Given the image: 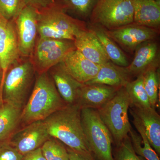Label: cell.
I'll return each instance as SVG.
<instances>
[{
  "label": "cell",
  "mask_w": 160,
  "mask_h": 160,
  "mask_svg": "<svg viewBox=\"0 0 160 160\" xmlns=\"http://www.w3.org/2000/svg\"><path fill=\"white\" fill-rule=\"evenodd\" d=\"M142 74L144 88L149 98L151 107L155 108L158 99L160 85L159 67L152 68Z\"/></svg>",
  "instance_id": "obj_26"
},
{
  "label": "cell",
  "mask_w": 160,
  "mask_h": 160,
  "mask_svg": "<svg viewBox=\"0 0 160 160\" xmlns=\"http://www.w3.org/2000/svg\"><path fill=\"white\" fill-rule=\"evenodd\" d=\"M66 105L47 72L38 73L31 95L22 109L20 122L26 125L43 121Z\"/></svg>",
  "instance_id": "obj_2"
},
{
  "label": "cell",
  "mask_w": 160,
  "mask_h": 160,
  "mask_svg": "<svg viewBox=\"0 0 160 160\" xmlns=\"http://www.w3.org/2000/svg\"><path fill=\"white\" fill-rule=\"evenodd\" d=\"M125 88L130 100V107L142 109L151 107L144 88L143 74L138 76L135 80L130 81Z\"/></svg>",
  "instance_id": "obj_24"
},
{
  "label": "cell",
  "mask_w": 160,
  "mask_h": 160,
  "mask_svg": "<svg viewBox=\"0 0 160 160\" xmlns=\"http://www.w3.org/2000/svg\"><path fill=\"white\" fill-rule=\"evenodd\" d=\"M133 23L155 29L160 25V2L156 0H132Z\"/></svg>",
  "instance_id": "obj_19"
},
{
  "label": "cell",
  "mask_w": 160,
  "mask_h": 160,
  "mask_svg": "<svg viewBox=\"0 0 160 160\" xmlns=\"http://www.w3.org/2000/svg\"><path fill=\"white\" fill-rule=\"evenodd\" d=\"M98 0H60L66 12H71L83 19L90 18Z\"/></svg>",
  "instance_id": "obj_25"
},
{
  "label": "cell",
  "mask_w": 160,
  "mask_h": 160,
  "mask_svg": "<svg viewBox=\"0 0 160 160\" xmlns=\"http://www.w3.org/2000/svg\"><path fill=\"white\" fill-rule=\"evenodd\" d=\"M51 137L43 121H38L26 125L8 139L12 146L24 155L42 147Z\"/></svg>",
  "instance_id": "obj_11"
},
{
  "label": "cell",
  "mask_w": 160,
  "mask_h": 160,
  "mask_svg": "<svg viewBox=\"0 0 160 160\" xmlns=\"http://www.w3.org/2000/svg\"><path fill=\"white\" fill-rule=\"evenodd\" d=\"M133 118L132 122L138 132L132 128L129 136L135 152L146 160H160L158 154L152 147L145 132L144 128L138 118L130 109Z\"/></svg>",
  "instance_id": "obj_21"
},
{
  "label": "cell",
  "mask_w": 160,
  "mask_h": 160,
  "mask_svg": "<svg viewBox=\"0 0 160 160\" xmlns=\"http://www.w3.org/2000/svg\"><path fill=\"white\" fill-rule=\"evenodd\" d=\"M49 135L69 149L90 152L81 120V108L77 103L66 106L43 120Z\"/></svg>",
  "instance_id": "obj_1"
},
{
  "label": "cell",
  "mask_w": 160,
  "mask_h": 160,
  "mask_svg": "<svg viewBox=\"0 0 160 160\" xmlns=\"http://www.w3.org/2000/svg\"><path fill=\"white\" fill-rule=\"evenodd\" d=\"M130 106L129 96L123 87L108 102L97 109L118 146L129 135L132 128L128 116Z\"/></svg>",
  "instance_id": "obj_4"
},
{
  "label": "cell",
  "mask_w": 160,
  "mask_h": 160,
  "mask_svg": "<svg viewBox=\"0 0 160 160\" xmlns=\"http://www.w3.org/2000/svg\"><path fill=\"white\" fill-rule=\"evenodd\" d=\"M102 45L109 61L113 64L122 67H126L129 65L126 54L106 34L104 29L95 27L91 29Z\"/></svg>",
  "instance_id": "obj_23"
},
{
  "label": "cell",
  "mask_w": 160,
  "mask_h": 160,
  "mask_svg": "<svg viewBox=\"0 0 160 160\" xmlns=\"http://www.w3.org/2000/svg\"><path fill=\"white\" fill-rule=\"evenodd\" d=\"M104 31L113 41L129 50H135L142 43L153 39L158 34L156 29L133 23L117 29Z\"/></svg>",
  "instance_id": "obj_12"
},
{
  "label": "cell",
  "mask_w": 160,
  "mask_h": 160,
  "mask_svg": "<svg viewBox=\"0 0 160 160\" xmlns=\"http://www.w3.org/2000/svg\"><path fill=\"white\" fill-rule=\"evenodd\" d=\"M8 70L0 89V102L9 103L22 109L35 69L29 58L18 61Z\"/></svg>",
  "instance_id": "obj_3"
},
{
  "label": "cell",
  "mask_w": 160,
  "mask_h": 160,
  "mask_svg": "<svg viewBox=\"0 0 160 160\" xmlns=\"http://www.w3.org/2000/svg\"><path fill=\"white\" fill-rule=\"evenodd\" d=\"M134 58L126 69L131 76L142 74L148 69L159 67V50L157 43L152 40L142 43L135 49Z\"/></svg>",
  "instance_id": "obj_15"
},
{
  "label": "cell",
  "mask_w": 160,
  "mask_h": 160,
  "mask_svg": "<svg viewBox=\"0 0 160 160\" xmlns=\"http://www.w3.org/2000/svg\"><path fill=\"white\" fill-rule=\"evenodd\" d=\"M118 147L116 160H143L135 152L129 135Z\"/></svg>",
  "instance_id": "obj_29"
},
{
  "label": "cell",
  "mask_w": 160,
  "mask_h": 160,
  "mask_svg": "<svg viewBox=\"0 0 160 160\" xmlns=\"http://www.w3.org/2000/svg\"><path fill=\"white\" fill-rule=\"evenodd\" d=\"M130 77L126 67L118 66L109 61L101 65L96 76L85 84H103L120 88L125 87L131 81Z\"/></svg>",
  "instance_id": "obj_20"
},
{
  "label": "cell",
  "mask_w": 160,
  "mask_h": 160,
  "mask_svg": "<svg viewBox=\"0 0 160 160\" xmlns=\"http://www.w3.org/2000/svg\"><path fill=\"white\" fill-rule=\"evenodd\" d=\"M26 6L25 0H0V14L13 21Z\"/></svg>",
  "instance_id": "obj_28"
},
{
  "label": "cell",
  "mask_w": 160,
  "mask_h": 160,
  "mask_svg": "<svg viewBox=\"0 0 160 160\" xmlns=\"http://www.w3.org/2000/svg\"><path fill=\"white\" fill-rule=\"evenodd\" d=\"M39 12L26 6L13 21L21 56L29 58L38 38Z\"/></svg>",
  "instance_id": "obj_9"
},
{
  "label": "cell",
  "mask_w": 160,
  "mask_h": 160,
  "mask_svg": "<svg viewBox=\"0 0 160 160\" xmlns=\"http://www.w3.org/2000/svg\"><path fill=\"white\" fill-rule=\"evenodd\" d=\"M22 160H47L44 157L41 147L29 152L23 155Z\"/></svg>",
  "instance_id": "obj_33"
},
{
  "label": "cell",
  "mask_w": 160,
  "mask_h": 160,
  "mask_svg": "<svg viewBox=\"0 0 160 160\" xmlns=\"http://www.w3.org/2000/svg\"><path fill=\"white\" fill-rule=\"evenodd\" d=\"M26 6L36 9L39 12L61 5L60 0H25Z\"/></svg>",
  "instance_id": "obj_31"
},
{
  "label": "cell",
  "mask_w": 160,
  "mask_h": 160,
  "mask_svg": "<svg viewBox=\"0 0 160 160\" xmlns=\"http://www.w3.org/2000/svg\"><path fill=\"white\" fill-rule=\"evenodd\" d=\"M41 148L47 160H69L67 148L64 144L54 138H49Z\"/></svg>",
  "instance_id": "obj_27"
},
{
  "label": "cell",
  "mask_w": 160,
  "mask_h": 160,
  "mask_svg": "<svg viewBox=\"0 0 160 160\" xmlns=\"http://www.w3.org/2000/svg\"><path fill=\"white\" fill-rule=\"evenodd\" d=\"M73 41L76 49L95 64L101 66L110 61L102 43L91 29L81 30Z\"/></svg>",
  "instance_id": "obj_16"
},
{
  "label": "cell",
  "mask_w": 160,
  "mask_h": 160,
  "mask_svg": "<svg viewBox=\"0 0 160 160\" xmlns=\"http://www.w3.org/2000/svg\"><path fill=\"white\" fill-rule=\"evenodd\" d=\"M0 70H1V68H0Z\"/></svg>",
  "instance_id": "obj_34"
},
{
  "label": "cell",
  "mask_w": 160,
  "mask_h": 160,
  "mask_svg": "<svg viewBox=\"0 0 160 160\" xmlns=\"http://www.w3.org/2000/svg\"><path fill=\"white\" fill-rule=\"evenodd\" d=\"M69 154V160H95L91 152H81L67 148Z\"/></svg>",
  "instance_id": "obj_32"
},
{
  "label": "cell",
  "mask_w": 160,
  "mask_h": 160,
  "mask_svg": "<svg viewBox=\"0 0 160 160\" xmlns=\"http://www.w3.org/2000/svg\"><path fill=\"white\" fill-rule=\"evenodd\" d=\"M130 109L138 118L149 143L158 154L160 153V116L155 108Z\"/></svg>",
  "instance_id": "obj_18"
},
{
  "label": "cell",
  "mask_w": 160,
  "mask_h": 160,
  "mask_svg": "<svg viewBox=\"0 0 160 160\" xmlns=\"http://www.w3.org/2000/svg\"><path fill=\"white\" fill-rule=\"evenodd\" d=\"M22 109L0 102V142L7 140L20 122Z\"/></svg>",
  "instance_id": "obj_22"
},
{
  "label": "cell",
  "mask_w": 160,
  "mask_h": 160,
  "mask_svg": "<svg viewBox=\"0 0 160 160\" xmlns=\"http://www.w3.org/2000/svg\"><path fill=\"white\" fill-rule=\"evenodd\" d=\"M75 49L72 40L38 37L29 58L38 73L47 72Z\"/></svg>",
  "instance_id": "obj_7"
},
{
  "label": "cell",
  "mask_w": 160,
  "mask_h": 160,
  "mask_svg": "<svg viewBox=\"0 0 160 160\" xmlns=\"http://www.w3.org/2000/svg\"><path fill=\"white\" fill-rule=\"evenodd\" d=\"M49 71L63 101L67 105L76 103L78 92L83 84L74 79L61 63L53 66Z\"/></svg>",
  "instance_id": "obj_17"
},
{
  "label": "cell",
  "mask_w": 160,
  "mask_h": 160,
  "mask_svg": "<svg viewBox=\"0 0 160 160\" xmlns=\"http://www.w3.org/2000/svg\"><path fill=\"white\" fill-rule=\"evenodd\" d=\"M82 23L66 13L61 5L39 12L38 37L74 41L77 34L85 29Z\"/></svg>",
  "instance_id": "obj_5"
},
{
  "label": "cell",
  "mask_w": 160,
  "mask_h": 160,
  "mask_svg": "<svg viewBox=\"0 0 160 160\" xmlns=\"http://www.w3.org/2000/svg\"><path fill=\"white\" fill-rule=\"evenodd\" d=\"M20 57L14 23L0 14V68L2 72L0 89L7 71Z\"/></svg>",
  "instance_id": "obj_10"
},
{
  "label": "cell",
  "mask_w": 160,
  "mask_h": 160,
  "mask_svg": "<svg viewBox=\"0 0 160 160\" xmlns=\"http://www.w3.org/2000/svg\"><path fill=\"white\" fill-rule=\"evenodd\" d=\"M61 63L74 79L83 84L92 80L100 67L86 58L76 49L69 52Z\"/></svg>",
  "instance_id": "obj_14"
},
{
  "label": "cell",
  "mask_w": 160,
  "mask_h": 160,
  "mask_svg": "<svg viewBox=\"0 0 160 160\" xmlns=\"http://www.w3.org/2000/svg\"><path fill=\"white\" fill-rule=\"evenodd\" d=\"M23 157L8 139L0 142V160H22Z\"/></svg>",
  "instance_id": "obj_30"
},
{
  "label": "cell",
  "mask_w": 160,
  "mask_h": 160,
  "mask_svg": "<svg viewBox=\"0 0 160 160\" xmlns=\"http://www.w3.org/2000/svg\"><path fill=\"white\" fill-rule=\"evenodd\" d=\"M119 89L103 84H83L78 92L76 103L81 109H98L111 100Z\"/></svg>",
  "instance_id": "obj_13"
},
{
  "label": "cell",
  "mask_w": 160,
  "mask_h": 160,
  "mask_svg": "<svg viewBox=\"0 0 160 160\" xmlns=\"http://www.w3.org/2000/svg\"><path fill=\"white\" fill-rule=\"evenodd\" d=\"M81 120L87 146L98 160H114L112 155L111 133L97 109H81Z\"/></svg>",
  "instance_id": "obj_6"
},
{
  "label": "cell",
  "mask_w": 160,
  "mask_h": 160,
  "mask_svg": "<svg viewBox=\"0 0 160 160\" xmlns=\"http://www.w3.org/2000/svg\"><path fill=\"white\" fill-rule=\"evenodd\" d=\"M93 23L108 30L133 23L132 0H98L90 17Z\"/></svg>",
  "instance_id": "obj_8"
}]
</instances>
